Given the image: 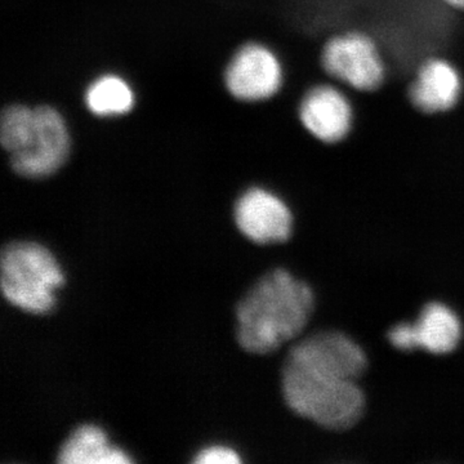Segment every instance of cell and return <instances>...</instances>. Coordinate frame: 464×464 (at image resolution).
Listing matches in <instances>:
<instances>
[{
    "label": "cell",
    "instance_id": "obj_2",
    "mask_svg": "<svg viewBox=\"0 0 464 464\" xmlns=\"http://www.w3.org/2000/svg\"><path fill=\"white\" fill-rule=\"evenodd\" d=\"M282 389L295 414L331 431L350 430L365 411V395L357 381L326 369L286 359Z\"/></svg>",
    "mask_w": 464,
    "mask_h": 464
},
{
    "label": "cell",
    "instance_id": "obj_12",
    "mask_svg": "<svg viewBox=\"0 0 464 464\" xmlns=\"http://www.w3.org/2000/svg\"><path fill=\"white\" fill-rule=\"evenodd\" d=\"M418 348H424L435 355L453 353L462 338L459 317L445 304L432 302L420 313L414 324Z\"/></svg>",
    "mask_w": 464,
    "mask_h": 464
},
{
    "label": "cell",
    "instance_id": "obj_15",
    "mask_svg": "<svg viewBox=\"0 0 464 464\" xmlns=\"http://www.w3.org/2000/svg\"><path fill=\"white\" fill-rule=\"evenodd\" d=\"M192 462L197 464H237L240 463V457L237 451L222 445H215L203 449L195 456Z\"/></svg>",
    "mask_w": 464,
    "mask_h": 464
},
{
    "label": "cell",
    "instance_id": "obj_1",
    "mask_svg": "<svg viewBox=\"0 0 464 464\" xmlns=\"http://www.w3.org/2000/svg\"><path fill=\"white\" fill-rule=\"evenodd\" d=\"M314 308L310 285L276 268L262 276L237 304V341L248 353H274L301 334Z\"/></svg>",
    "mask_w": 464,
    "mask_h": 464
},
{
    "label": "cell",
    "instance_id": "obj_16",
    "mask_svg": "<svg viewBox=\"0 0 464 464\" xmlns=\"http://www.w3.org/2000/svg\"><path fill=\"white\" fill-rule=\"evenodd\" d=\"M389 341L393 347L400 351L411 353V351L417 350V333H415L414 324L401 323L393 326L389 332Z\"/></svg>",
    "mask_w": 464,
    "mask_h": 464
},
{
    "label": "cell",
    "instance_id": "obj_9",
    "mask_svg": "<svg viewBox=\"0 0 464 464\" xmlns=\"http://www.w3.org/2000/svg\"><path fill=\"white\" fill-rule=\"evenodd\" d=\"M288 359L302 364L337 372L357 381L368 366L362 348L341 332H322L298 342L289 351Z\"/></svg>",
    "mask_w": 464,
    "mask_h": 464
},
{
    "label": "cell",
    "instance_id": "obj_17",
    "mask_svg": "<svg viewBox=\"0 0 464 464\" xmlns=\"http://www.w3.org/2000/svg\"><path fill=\"white\" fill-rule=\"evenodd\" d=\"M442 2L450 8L458 9V11H464V0H442Z\"/></svg>",
    "mask_w": 464,
    "mask_h": 464
},
{
    "label": "cell",
    "instance_id": "obj_14",
    "mask_svg": "<svg viewBox=\"0 0 464 464\" xmlns=\"http://www.w3.org/2000/svg\"><path fill=\"white\" fill-rule=\"evenodd\" d=\"M35 128V108L26 105H11L3 111L0 119V142L9 155L26 148Z\"/></svg>",
    "mask_w": 464,
    "mask_h": 464
},
{
    "label": "cell",
    "instance_id": "obj_13",
    "mask_svg": "<svg viewBox=\"0 0 464 464\" xmlns=\"http://www.w3.org/2000/svg\"><path fill=\"white\" fill-rule=\"evenodd\" d=\"M84 102L92 114L100 118H115L132 111L136 94L124 78L106 74L92 82L85 91Z\"/></svg>",
    "mask_w": 464,
    "mask_h": 464
},
{
    "label": "cell",
    "instance_id": "obj_4",
    "mask_svg": "<svg viewBox=\"0 0 464 464\" xmlns=\"http://www.w3.org/2000/svg\"><path fill=\"white\" fill-rule=\"evenodd\" d=\"M326 74L356 91L372 92L383 83L384 63L373 39L362 33L333 36L324 45Z\"/></svg>",
    "mask_w": 464,
    "mask_h": 464
},
{
    "label": "cell",
    "instance_id": "obj_7",
    "mask_svg": "<svg viewBox=\"0 0 464 464\" xmlns=\"http://www.w3.org/2000/svg\"><path fill=\"white\" fill-rule=\"evenodd\" d=\"M235 224L253 243H284L292 234L293 216L274 192L252 188L240 195L234 208Z\"/></svg>",
    "mask_w": 464,
    "mask_h": 464
},
{
    "label": "cell",
    "instance_id": "obj_6",
    "mask_svg": "<svg viewBox=\"0 0 464 464\" xmlns=\"http://www.w3.org/2000/svg\"><path fill=\"white\" fill-rule=\"evenodd\" d=\"M225 85L234 99L259 102L274 97L283 85L279 58L259 43L243 45L226 67Z\"/></svg>",
    "mask_w": 464,
    "mask_h": 464
},
{
    "label": "cell",
    "instance_id": "obj_11",
    "mask_svg": "<svg viewBox=\"0 0 464 464\" xmlns=\"http://www.w3.org/2000/svg\"><path fill=\"white\" fill-rule=\"evenodd\" d=\"M61 464H128L127 453L112 447L108 435L94 424H82L70 433L57 454Z\"/></svg>",
    "mask_w": 464,
    "mask_h": 464
},
{
    "label": "cell",
    "instance_id": "obj_10",
    "mask_svg": "<svg viewBox=\"0 0 464 464\" xmlns=\"http://www.w3.org/2000/svg\"><path fill=\"white\" fill-rule=\"evenodd\" d=\"M462 78L453 63L444 58L424 61L411 83L409 97L423 114H444L462 96Z\"/></svg>",
    "mask_w": 464,
    "mask_h": 464
},
{
    "label": "cell",
    "instance_id": "obj_3",
    "mask_svg": "<svg viewBox=\"0 0 464 464\" xmlns=\"http://www.w3.org/2000/svg\"><path fill=\"white\" fill-rule=\"evenodd\" d=\"M63 284L53 255L33 241H14L2 250L0 285L12 306L43 315L54 306V290Z\"/></svg>",
    "mask_w": 464,
    "mask_h": 464
},
{
    "label": "cell",
    "instance_id": "obj_8",
    "mask_svg": "<svg viewBox=\"0 0 464 464\" xmlns=\"http://www.w3.org/2000/svg\"><path fill=\"white\" fill-rule=\"evenodd\" d=\"M298 114L304 130L326 145L343 141L353 128V106L332 85H317L308 91L301 101Z\"/></svg>",
    "mask_w": 464,
    "mask_h": 464
},
{
    "label": "cell",
    "instance_id": "obj_5",
    "mask_svg": "<svg viewBox=\"0 0 464 464\" xmlns=\"http://www.w3.org/2000/svg\"><path fill=\"white\" fill-rule=\"evenodd\" d=\"M72 150V137L65 118L52 106L35 108V128L26 148L9 155L18 176L42 179L60 170Z\"/></svg>",
    "mask_w": 464,
    "mask_h": 464
}]
</instances>
